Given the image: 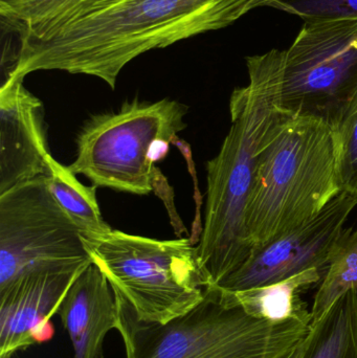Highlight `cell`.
I'll use <instances>...</instances> for the list:
<instances>
[{"instance_id":"7","label":"cell","mask_w":357,"mask_h":358,"mask_svg":"<svg viewBox=\"0 0 357 358\" xmlns=\"http://www.w3.org/2000/svg\"><path fill=\"white\" fill-rule=\"evenodd\" d=\"M284 52L283 110L335 127L357 92V17L305 20Z\"/></svg>"},{"instance_id":"19","label":"cell","mask_w":357,"mask_h":358,"mask_svg":"<svg viewBox=\"0 0 357 358\" xmlns=\"http://www.w3.org/2000/svg\"><path fill=\"white\" fill-rule=\"evenodd\" d=\"M270 8L305 20L357 17V0H272Z\"/></svg>"},{"instance_id":"20","label":"cell","mask_w":357,"mask_h":358,"mask_svg":"<svg viewBox=\"0 0 357 358\" xmlns=\"http://www.w3.org/2000/svg\"><path fill=\"white\" fill-rule=\"evenodd\" d=\"M172 145L177 147L178 150L182 153L184 157V161L187 162L189 172L194 180V200L196 203V214H195L194 221L192 225V235L189 238L190 241L192 242L193 245H198L201 242V235H203V224L201 222V208L203 204V195L198 189V181H197L196 168H195L194 159H193L192 149L190 145L186 141L180 140L178 136L173 138L171 142Z\"/></svg>"},{"instance_id":"8","label":"cell","mask_w":357,"mask_h":358,"mask_svg":"<svg viewBox=\"0 0 357 358\" xmlns=\"http://www.w3.org/2000/svg\"><path fill=\"white\" fill-rule=\"evenodd\" d=\"M92 263L79 227L50 193L45 176L0 194V288L25 273Z\"/></svg>"},{"instance_id":"12","label":"cell","mask_w":357,"mask_h":358,"mask_svg":"<svg viewBox=\"0 0 357 358\" xmlns=\"http://www.w3.org/2000/svg\"><path fill=\"white\" fill-rule=\"evenodd\" d=\"M56 315L71 338L73 358L104 357L105 336L117 329L119 309L108 280L94 263L71 284Z\"/></svg>"},{"instance_id":"11","label":"cell","mask_w":357,"mask_h":358,"mask_svg":"<svg viewBox=\"0 0 357 358\" xmlns=\"http://www.w3.org/2000/svg\"><path fill=\"white\" fill-rule=\"evenodd\" d=\"M44 105L8 77L0 86V194L19 183L45 176L48 157Z\"/></svg>"},{"instance_id":"5","label":"cell","mask_w":357,"mask_h":358,"mask_svg":"<svg viewBox=\"0 0 357 358\" xmlns=\"http://www.w3.org/2000/svg\"><path fill=\"white\" fill-rule=\"evenodd\" d=\"M82 239L92 262L140 321L167 324L196 307L210 287L189 238L157 240L112 229Z\"/></svg>"},{"instance_id":"10","label":"cell","mask_w":357,"mask_h":358,"mask_svg":"<svg viewBox=\"0 0 357 358\" xmlns=\"http://www.w3.org/2000/svg\"><path fill=\"white\" fill-rule=\"evenodd\" d=\"M86 267L33 271L0 288V358L52 340L50 320Z\"/></svg>"},{"instance_id":"2","label":"cell","mask_w":357,"mask_h":358,"mask_svg":"<svg viewBox=\"0 0 357 358\" xmlns=\"http://www.w3.org/2000/svg\"><path fill=\"white\" fill-rule=\"evenodd\" d=\"M284 50L247 57L249 84L230 99V131L218 155L207 164V203L198 248L199 261L217 286L253 252L245 227V210L258 155L285 111L281 105Z\"/></svg>"},{"instance_id":"17","label":"cell","mask_w":357,"mask_h":358,"mask_svg":"<svg viewBox=\"0 0 357 358\" xmlns=\"http://www.w3.org/2000/svg\"><path fill=\"white\" fill-rule=\"evenodd\" d=\"M333 128L342 189L357 197V92Z\"/></svg>"},{"instance_id":"15","label":"cell","mask_w":357,"mask_h":358,"mask_svg":"<svg viewBox=\"0 0 357 358\" xmlns=\"http://www.w3.org/2000/svg\"><path fill=\"white\" fill-rule=\"evenodd\" d=\"M50 193L61 208L79 227L82 236L94 237L112 231L105 222L96 200V187L84 185L77 176L50 155L45 176Z\"/></svg>"},{"instance_id":"4","label":"cell","mask_w":357,"mask_h":358,"mask_svg":"<svg viewBox=\"0 0 357 358\" xmlns=\"http://www.w3.org/2000/svg\"><path fill=\"white\" fill-rule=\"evenodd\" d=\"M115 296L126 358H283L302 344L312 325L254 317L222 300L216 286L207 288L192 310L167 324L140 321Z\"/></svg>"},{"instance_id":"3","label":"cell","mask_w":357,"mask_h":358,"mask_svg":"<svg viewBox=\"0 0 357 358\" xmlns=\"http://www.w3.org/2000/svg\"><path fill=\"white\" fill-rule=\"evenodd\" d=\"M335 130L286 113L264 141L245 210L253 250L318 216L343 192Z\"/></svg>"},{"instance_id":"16","label":"cell","mask_w":357,"mask_h":358,"mask_svg":"<svg viewBox=\"0 0 357 358\" xmlns=\"http://www.w3.org/2000/svg\"><path fill=\"white\" fill-rule=\"evenodd\" d=\"M354 288H357V229H348L318 285L312 308V322Z\"/></svg>"},{"instance_id":"22","label":"cell","mask_w":357,"mask_h":358,"mask_svg":"<svg viewBox=\"0 0 357 358\" xmlns=\"http://www.w3.org/2000/svg\"><path fill=\"white\" fill-rule=\"evenodd\" d=\"M301 345L283 358H300V355H301Z\"/></svg>"},{"instance_id":"18","label":"cell","mask_w":357,"mask_h":358,"mask_svg":"<svg viewBox=\"0 0 357 358\" xmlns=\"http://www.w3.org/2000/svg\"><path fill=\"white\" fill-rule=\"evenodd\" d=\"M79 0H0V16L8 29L17 34L43 24Z\"/></svg>"},{"instance_id":"13","label":"cell","mask_w":357,"mask_h":358,"mask_svg":"<svg viewBox=\"0 0 357 358\" xmlns=\"http://www.w3.org/2000/svg\"><path fill=\"white\" fill-rule=\"evenodd\" d=\"M324 271L312 268L270 285L240 292H226L217 287L222 300L239 305L249 315L272 322L287 320L312 322V310L302 294L319 285Z\"/></svg>"},{"instance_id":"21","label":"cell","mask_w":357,"mask_h":358,"mask_svg":"<svg viewBox=\"0 0 357 358\" xmlns=\"http://www.w3.org/2000/svg\"><path fill=\"white\" fill-rule=\"evenodd\" d=\"M152 192H154L159 198L163 199V203L166 204L168 213H169L170 220L171 224L175 229V234H177L178 238H182V233L188 234L186 227L182 223V219L178 216L177 210L174 206V192L171 185L168 182V179L165 178L161 170L155 167L154 174L152 178Z\"/></svg>"},{"instance_id":"6","label":"cell","mask_w":357,"mask_h":358,"mask_svg":"<svg viewBox=\"0 0 357 358\" xmlns=\"http://www.w3.org/2000/svg\"><path fill=\"white\" fill-rule=\"evenodd\" d=\"M188 107L178 101L124 103L117 113L94 115L77 136V157L67 166L94 187L148 195L156 166L149 159L157 140L172 142L187 127Z\"/></svg>"},{"instance_id":"14","label":"cell","mask_w":357,"mask_h":358,"mask_svg":"<svg viewBox=\"0 0 357 358\" xmlns=\"http://www.w3.org/2000/svg\"><path fill=\"white\" fill-rule=\"evenodd\" d=\"M300 358H357V288L312 322Z\"/></svg>"},{"instance_id":"9","label":"cell","mask_w":357,"mask_h":358,"mask_svg":"<svg viewBox=\"0 0 357 358\" xmlns=\"http://www.w3.org/2000/svg\"><path fill=\"white\" fill-rule=\"evenodd\" d=\"M356 206V196L342 192L312 220L253 250L218 287L240 292L277 283L312 268L326 271Z\"/></svg>"},{"instance_id":"1","label":"cell","mask_w":357,"mask_h":358,"mask_svg":"<svg viewBox=\"0 0 357 358\" xmlns=\"http://www.w3.org/2000/svg\"><path fill=\"white\" fill-rule=\"evenodd\" d=\"M272 0H79L43 24L18 33L4 79L61 71L103 80L115 90L140 55L232 25Z\"/></svg>"}]
</instances>
